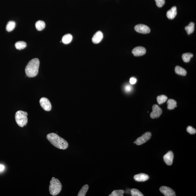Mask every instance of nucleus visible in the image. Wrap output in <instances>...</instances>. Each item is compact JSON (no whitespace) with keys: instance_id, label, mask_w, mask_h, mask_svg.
Instances as JSON below:
<instances>
[{"instance_id":"nucleus-16","label":"nucleus","mask_w":196,"mask_h":196,"mask_svg":"<svg viewBox=\"0 0 196 196\" xmlns=\"http://www.w3.org/2000/svg\"><path fill=\"white\" fill-rule=\"evenodd\" d=\"M72 39H73V37L70 34H67L62 37V42L64 44H69L71 42Z\"/></svg>"},{"instance_id":"nucleus-4","label":"nucleus","mask_w":196,"mask_h":196,"mask_svg":"<svg viewBox=\"0 0 196 196\" xmlns=\"http://www.w3.org/2000/svg\"><path fill=\"white\" fill-rule=\"evenodd\" d=\"M28 113L26 112L19 110L16 113L15 119L18 125L21 127L26 126L28 123Z\"/></svg>"},{"instance_id":"nucleus-14","label":"nucleus","mask_w":196,"mask_h":196,"mask_svg":"<svg viewBox=\"0 0 196 196\" xmlns=\"http://www.w3.org/2000/svg\"><path fill=\"white\" fill-rule=\"evenodd\" d=\"M177 14V8L176 6L173 7L167 12V16L169 19H174Z\"/></svg>"},{"instance_id":"nucleus-1","label":"nucleus","mask_w":196,"mask_h":196,"mask_svg":"<svg viewBox=\"0 0 196 196\" xmlns=\"http://www.w3.org/2000/svg\"><path fill=\"white\" fill-rule=\"evenodd\" d=\"M47 138L50 143L56 148L65 150L69 147L68 142L55 133H50L47 135Z\"/></svg>"},{"instance_id":"nucleus-26","label":"nucleus","mask_w":196,"mask_h":196,"mask_svg":"<svg viewBox=\"0 0 196 196\" xmlns=\"http://www.w3.org/2000/svg\"><path fill=\"white\" fill-rule=\"evenodd\" d=\"M131 194L132 196H143V195L136 188L132 189L130 191Z\"/></svg>"},{"instance_id":"nucleus-8","label":"nucleus","mask_w":196,"mask_h":196,"mask_svg":"<svg viewBox=\"0 0 196 196\" xmlns=\"http://www.w3.org/2000/svg\"><path fill=\"white\" fill-rule=\"evenodd\" d=\"M134 29L137 32L143 34H148L150 32V28L147 25L143 24L136 25Z\"/></svg>"},{"instance_id":"nucleus-13","label":"nucleus","mask_w":196,"mask_h":196,"mask_svg":"<svg viewBox=\"0 0 196 196\" xmlns=\"http://www.w3.org/2000/svg\"><path fill=\"white\" fill-rule=\"evenodd\" d=\"M134 178L137 182H144L149 180V176L144 173H140L134 175Z\"/></svg>"},{"instance_id":"nucleus-20","label":"nucleus","mask_w":196,"mask_h":196,"mask_svg":"<svg viewBox=\"0 0 196 196\" xmlns=\"http://www.w3.org/2000/svg\"><path fill=\"white\" fill-rule=\"evenodd\" d=\"M89 189V186L86 184L82 187L77 195L78 196H85Z\"/></svg>"},{"instance_id":"nucleus-19","label":"nucleus","mask_w":196,"mask_h":196,"mask_svg":"<svg viewBox=\"0 0 196 196\" xmlns=\"http://www.w3.org/2000/svg\"><path fill=\"white\" fill-rule=\"evenodd\" d=\"M35 27L38 31H42L45 28V22L42 21H38L35 24Z\"/></svg>"},{"instance_id":"nucleus-7","label":"nucleus","mask_w":196,"mask_h":196,"mask_svg":"<svg viewBox=\"0 0 196 196\" xmlns=\"http://www.w3.org/2000/svg\"><path fill=\"white\" fill-rule=\"evenodd\" d=\"M153 111L150 113V117L151 118L154 119L158 118L160 117L162 113V110L156 104L153 105L152 108Z\"/></svg>"},{"instance_id":"nucleus-9","label":"nucleus","mask_w":196,"mask_h":196,"mask_svg":"<svg viewBox=\"0 0 196 196\" xmlns=\"http://www.w3.org/2000/svg\"><path fill=\"white\" fill-rule=\"evenodd\" d=\"M160 190L166 196H175V192L170 187L163 186L160 187Z\"/></svg>"},{"instance_id":"nucleus-22","label":"nucleus","mask_w":196,"mask_h":196,"mask_svg":"<svg viewBox=\"0 0 196 196\" xmlns=\"http://www.w3.org/2000/svg\"><path fill=\"white\" fill-rule=\"evenodd\" d=\"M16 26V23L14 21H11L8 23L6 27V30L8 32L13 30Z\"/></svg>"},{"instance_id":"nucleus-29","label":"nucleus","mask_w":196,"mask_h":196,"mask_svg":"<svg viewBox=\"0 0 196 196\" xmlns=\"http://www.w3.org/2000/svg\"><path fill=\"white\" fill-rule=\"evenodd\" d=\"M125 90L126 92L129 93V92L131 91L132 90V86H129V85H127V86H126V87H125Z\"/></svg>"},{"instance_id":"nucleus-25","label":"nucleus","mask_w":196,"mask_h":196,"mask_svg":"<svg viewBox=\"0 0 196 196\" xmlns=\"http://www.w3.org/2000/svg\"><path fill=\"white\" fill-rule=\"evenodd\" d=\"M125 192L123 190H115L113 191L109 196H123Z\"/></svg>"},{"instance_id":"nucleus-23","label":"nucleus","mask_w":196,"mask_h":196,"mask_svg":"<svg viewBox=\"0 0 196 196\" xmlns=\"http://www.w3.org/2000/svg\"><path fill=\"white\" fill-rule=\"evenodd\" d=\"M193 55L191 53H187L183 54L182 55L183 60L184 62H189L191 58H193Z\"/></svg>"},{"instance_id":"nucleus-28","label":"nucleus","mask_w":196,"mask_h":196,"mask_svg":"<svg viewBox=\"0 0 196 196\" xmlns=\"http://www.w3.org/2000/svg\"><path fill=\"white\" fill-rule=\"evenodd\" d=\"M156 5L159 8H161L165 3V0H155Z\"/></svg>"},{"instance_id":"nucleus-5","label":"nucleus","mask_w":196,"mask_h":196,"mask_svg":"<svg viewBox=\"0 0 196 196\" xmlns=\"http://www.w3.org/2000/svg\"><path fill=\"white\" fill-rule=\"evenodd\" d=\"M151 133L150 132H147L138 138L134 143H136L137 145H140L148 141L151 138Z\"/></svg>"},{"instance_id":"nucleus-10","label":"nucleus","mask_w":196,"mask_h":196,"mask_svg":"<svg viewBox=\"0 0 196 196\" xmlns=\"http://www.w3.org/2000/svg\"><path fill=\"white\" fill-rule=\"evenodd\" d=\"M132 53L135 56H143L146 53V49L143 47H137L133 49Z\"/></svg>"},{"instance_id":"nucleus-30","label":"nucleus","mask_w":196,"mask_h":196,"mask_svg":"<svg viewBox=\"0 0 196 196\" xmlns=\"http://www.w3.org/2000/svg\"><path fill=\"white\" fill-rule=\"evenodd\" d=\"M137 82V79L134 77L131 78L130 79V83L131 84H134Z\"/></svg>"},{"instance_id":"nucleus-18","label":"nucleus","mask_w":196,"mask_h":196,"mask_svg":"<svg viewBox=\"0 0 196 196\" xmlns=\"http://www.w3.org/2000/svg\"><path fill=\"white\" fill-rule=\"evenodd\" d=\"M15 47L16 49L20 50L26 48L27 44L26 42L23 41H19V42H16Z\"/></svg>"},{"instance_id":"nucleus-6","label":"nucleus","mask_w":196,"mask_h":196,"mask_svg":"<svg viewBox=\"0 0 196 196\" xmlns=\"http://www.w3.org/2000/svg\"><path fill=\"white\" fill-rule=\"evenodd\" d=\"M40 106L44 110L46 111H49L52 109L51 104L48 99L42 97L40 100Z\"/></svg>"},{"instance_id":"nucleus-15","label":"nucleus","mask_w":196,"mask_h":196,"mask_svg":"<svg viewBox=\"0 0 196 196\" xmlns=\"http://www.w3.org/2000/svg\"><path fill=\"white\" fill-rule=\"evenodd\" d=\"M175 73L181 76H185L187 74L186 71L181 66H177L175 69Z\"/></svg>"},{"instance_id":"nucleus-24","label":"nucleus","mask_w":196,"mask_h":196,"mask_svg":"<svg viewBox=\"0 0 196 196\" xmlns=\"http://www.w3.org/2000/svg\"><path fill=\"white\" fill-rule=\"evenodd\" d=\"M167 97L164 95H161L157 97V101L159 104L160 105L165 103L167 100Z\"/></svg>"},{"instance_id":"nucleus-17","label":"nucleus","mask_w":196,"mask_h":196,"mask_svg":"<svg viewBox=\"0 0 196 196\" xmlns=\"http://www.w3.org/2000/svg\"><path fill=\"white\" fill-rule=\"evenodd\" d=\"M167 105H168L167 109H169V110H173L175 108L177 107V102H176V101L173 100V99H169L168 101H167Z\"/></svg>"},{"instance_id":"nucleus-31","label":"nucleus","mask_w":196,"mask_h":196,"mask_svg":"<svg viewBox=\"0 0 196 196\" xmlns=\"http://www.w3.org/2000/svg\"><path fill=\"white\" fill-rule=\"evenodd\" d=\"M5 169V167L2 164H0V171H3Z\"/></svg>"},{"instance_id":"nucleus-27","label":"nucleus","mask_w":196,"mask_h":196,"mask_svg":"<svg viewBox=\"0 0 196 196\" xmlns=\"http://www.w3.org/2000/svg\"><path fill=\"white\" fill-rule=\"evenodd\" d=\"M187 132L190 134H195L196 130L195 129L192 127L191 126H188L187 128Z\"/></svg>"},{"instance_id":"nucleus-2","label":"nucleus","mask_w":196,"mask_h":196,"mask_svg":"<svg viewBox=\"0 0 196 196\" xmlns=\"http://www.w3.org/2000/svg\"><path fill=\"white\" fill-rule=\"evenodd\" d=\"M40 62L38 58H34L29 61L25 68L27 76L29 77H34L38 75L39 72Z\"/></svg>"},{"instance_id":"nucleus-3","label":"nucleus","mask_w":196,"mask_h":196,"mask_svg":"<svg viewBox=\"0 0 196 196\" xmlns=\"http://www.w3.org/2000/svg\"><path fill=\"white\" fill-rule=\"evenodd\" d=\"M49 186V191L52 195H58L60 193L62 189V185L58 179L52 177L50 181Z\"/></svg>"},{"instance_id":"nucleus-11","label":"nucleus","mask_w":196,"mask_h":196,"mask_svg":"<svg viewBox=\"0 0 196 196\" xmlns=\"http://www.w3.org/2000/svg\"><path fill=\"white\" fill-rule=\"evenodd\" d=\"M174 154L173 152L171 151H169L167 154L163 156L164 161L167 165L170 166L172 164Z\"/></svg>"},{"instance_id":"nucleus-12","label":"nucleus","mask_w":196,"mask_h":196,"mask_svg":"<svg viewBox=\"0 0 196 196\" xmlns=\"http://www.w3.org/2000/svg\"><path fill=\"white\" fill-rule=\"evenodd\" d=\"M103 38V34L101 31H98L94 35L92 38V41L93 43L98 44L101 42Z\"/></svg>"},{"instance_id":"nucleus-21","label":"nucleus","mask_w":196,"mask_h":196,"mask_svg":"<svg viewBox=\"0 0 196 196\" xmlns=\"http://www.w3.org/2000/svg\"><path fill=\"white\" fill-rule=\"evenodd\" d=\"M194 23L191 22L189 24L188 26H186L185 29L187 31L188 35H190L194 32Z\"/></svg>"}]
</instances>
